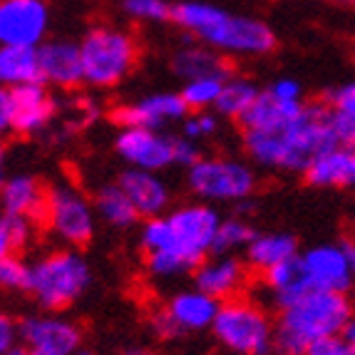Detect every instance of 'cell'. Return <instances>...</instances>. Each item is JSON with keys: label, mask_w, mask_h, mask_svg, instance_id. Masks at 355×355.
Returning <instances> with one entry per match:
<instances>
[{"label": "cell", "mask_w": 355, "mask_h": 355, "mask_svg": "<svg viewBox=\"0 0 355 355\" xmlns=\"http://www.w3.org/2000/svg\"><path fill=\"white\" fill-rule=\"evenodd\" d=\"M219 306L221 301H216L214 296H209V293H204L199 288H191L177 293L169 301V306H166V313L172 315L179 333H194V331H204V328H211Z\"/></svg>", "instance_id": "cell-21"}, {"label": "cell", "mask_w": 355, "mask_h": 355, "mask_svg": "<svg viewBox=\"0 0 355 355\" xmlns=\"http://www.w3.org/2000/svg\"><path fill=\"white\" fill-rule=\"evenodd\" d=\"M301 110L303 102H284L266 89V92H259L254 105L246 110V114L239 122L243 125V130H271V127H279L291 117H296Z\"/></svg>", "instance_id": "cell-24"}, {"label": "cell", "mask_w": 355, "mask_h": 355, "mask_svg": "<svg viewBox=\"0 0 355 355\" xmlns=\"http://www.w3.org/2000/svg\"><path fill=\"white\" fill-rule=\"evenodd\" d=\"M80 58L85 83L95 87H114L135 70L139 45L125 30L97 25L80 42Z\"/></svg>", "instance_id": "cell-7"}, {"label": "cell", "mask_w": 355, "mask_h": 355, "mask_svg": "<svg viewBox=\"0 0 355 355\" xmlns=\"http://www.w3.org/2000/svg\"><path fill=\"white\" fill-rule=\"evenodd\" d=\"M268 92L284 102H301V85L296 80H276L268 87Z\"/></svg>", "instance_id": "cell-40"}, {"label": "cell", "mask_w": 355, "mask_h": 355, "mask_svg": "<svg viewBox=\"0 0 355 355\" xmlns=\"http://www.w3.org/2000/svg\"><path fill=\"white\" fill-rule=\"evenodd\" d=\"M117 184L122 187V191L130 196V202L135 204L139 216L152 219V216L164 214V209L169 207V189H166V184L162 182L157 172L130 166V169L119 177Z\"/></svg>", "instance_id": "cell-19"}, {"label": "cell", "mask_w": 355, "mask_h": 355, "mask_svg": "<svg viewBox=\"0 0 355 355\" xmlns=\"http://www.w3.org/2000/svg\"><path fill=\"white\" fill-rule=\"evenodd\" d=\"M263 279H266V286L271 291V298L279 303L281 308L293 303L296 298H301L303 293H308V284H306V276L301 271V261H298V254L293 259L284 261L279 266H273L271 271L263 273Z\"/></svg>", "instance_id": "cell-25"}, {"label": "cell", "mask_w": 355, "mask_h": 355, "mask_svg": "<svg viewBox=\"0 0 355 355\" xmlns=\"http://www.w3.org/2000/svg\"><path fill=\"white\" fill-rule=\"evenodd\" d=\"M30 273L33 266H28L23 259L12 254L0 261V288L6 291H30Z\"/></svg>", "instance_id": "cell-31"}, {"label": "cell", "mask_w": 355, "mask_h": 355, "mask_svg": "<svg viewBox=\"0 0 355 355\" xmlns=\"http://www.w3.org/2000/svg\"><path fill=\"white\" fill-rule=\"evenodd\" d=\"M42 224L70 246H83L95 234V207L75 187H53L48 189Z\"/></svg>", "instance_id": "cell-9"}, {"label": "cell", "mask_w": 355, "mask_h": 355, "mask_svg": "<svg viewBox=\"0 0 355 355\" xmlns=\"http://www.w3.org/2000/svg\"><path fill=\"white\" fill-rule=\"evenodd\" d=\"M189 189L209 202H243L256 189V174L249 164L226 157H202L189 166Z\"/></svg>", "instance_id": "cell-8"}, {"label": "cell", "mask_w": 355, "mask_h": 355, "mask_svg": "<svg viewBox=\"0 0 355 355\" xmlns=\"http://www.w3.org/2000/svg\"><path fill=\"white\" fill-rule=\"evenodd\" d=\"M353 241H355V231H353Z\"/></svg>", "instance_id": "cell-51"}, {"label": "cell", "mask_w": 355, "mask_h": 355, "mask_svg": "<svg viewBox=\"0 0 355 355\" xmlns=\"http://www.w3.org/2000/svg\"><path fill=\"white\" fill-rule=\"evenodd\" d=\"M149 326H152V333L162 340H169V338H177L179 336V328L177 323L172 320V315L166 313V308L162 311H154L152 318H149Z\"/></svg>", "instance_id": "cell-37"}, {"label": "cell", "mask_w": 355, "mask_h": 355, "mask_svg": "<svg viewBox=\"0 0 355 355\" xmlns=\"http://www.w3.org/2000/svg\"><path fill=\"white\" fill-rule=\"evenodd\" d=\"M256 236V231L249 226V221L239 219H224L219 221V229H216V236H214V251L211 254H231V251H239V249H246L249 241Z\"/></svg>", "instance_id": "cell-30"}, {"label": "cell", "mask_w": 355, "mask_h": 355, "mask_svg": "<svg viewBox=\"0 0 355 355\" xmlns=\"http://www.w3.org/2000/svg\"><path fill=\"white\" fill-rule=\"evenodd\" d=\"M303 355H353V350L348 348L343 336H333V338H323V340L313 343Z\"/></svg>", "instance_id": "cell-36"}, {"label": "cell", "mask_w": 355, "mask_h": 355, "mask_svg": "<svg viewBox=\"0 0 355 355\" xmlns=\"http://www.w3.org/2000/svg\"><path fill=\"white\" fill-rule=\"evenodd\" d=\"M18 333H20V328L15 326V320H12L8 313H3V311H0V355L6 353L8 348H12V345H15V340H18Z\"/></svg>", "instance_id": "cell-41"}, {"label": "cell", "mask_w": 355, "mask_h": 355, "mask_svg": "<svg viewBox=\"0 0 355 355\" xmlns=\"http://www.w3.org/2000/svg\"><path fill=\"white\" fill-rule=\"evenodd\" d=\"M172 67L184 80H196L207 75H229V65L209 45H187L172 60Z\"/></svg>", "instance_id": "cell-26"}, {"label": "cell", "mask_w": 355, "mask_h": 355, "mask_svg": "<svg viewBox=\"0 0 355 355\" xmlns=\"http://www.w3.org/2000/svg\"><path fill=\"white\" fill-rule=\"evenodd\" d=\"M48 30V0H0V45L35 48Z\"/></svg>", "instance_id": "cell-12"}, {"label": "cell", "mask_w": 355, "mask_h": 355, "mask_svg": "<svg viewBox=\"0 0 355 355\" xmlns=\"http://www.w3.org/2000/svg\"><path fill=\"white\" fill-rule=\"evenodd\" d=\"M328 102H331L333 110H340V112L355 114V83L333 89L331 95H328Z\"/></svg>", "instance_id": "cell-39"}, {"label": "cell", "mask_w": 355, "mask_h": 355, "mask_svg": "<svg viewBox=\"0 0 355 355\" xmlns=\"http://www.w3.org/2000/svg\"><path fill=\"white\" fill-rule=\"evenodd\" d=\"M25 348L35 355H75L83 348V331L62 315H30L20 323Z\"/></svg>", "instance_id": "cell-10"}, {"label": "cell", "mask_w": 355, "mask_h": 355, "mask_svg": "<svg viewBox=\"0 0 355 355\" xmlns=\"http://www.w3.org/2000/svg\"><path fill=\"white\" fill-rule=\"evenodd\" d=\"M92 273L87 261L72 249H58L45 254L30 273V291L45 311L58 313L72 306L87 291Z\"/></svg>", "instance_id": "cell-6"}, {"label": "cell", "mask_w": 355, "mask_h": 355, "mask_svg": "<svg viewBox=\"0 0 355 355\" xmlns=\"http://www.w3.org/2000/svg\"><path fill=\"white\" fill-rule=\"evenodd\" d=\"M95 211H100V216L110 226H119V229H127L139 219L135 204L130 202V196L122 191L119 184H107L97 191Z\"/></svg>", "instance_id": "cell-27"}, {"label": "cell", "mask_w": 355, "mask_h": 355, "mask_svg": "<svg viewBox=\"0 0 355 355\" xmlns=\"http://www.w3.org/2000/svg\"><path fill=\"white\" fill-rule=\"evenodd\" d=\"M202 159V152H199V144L189 137H179L174 139V164H182L189 169L194 162Z\"/></svg>", "instance_id": "cell-34"}, {"label": "cell", "mask_w": 355, "mask_h": 355, "mask_svg": "<svg viewBox=\"0 0 355 355\" xmlns=\"http://www.w3.org/2000/svg\"><path fill=\"white\" fill-rule=\"evenodd\" d=\"M8 179V152H6V147L0 144V184L6 182Z\"/></svg>", "instance_id": "cell-46"}, {"label": "cell", "mask_w": 355, "mask_h": 355, "mask_svg": "<svg viewBox=\"0 0 355 355\" xmlns=\"http://www.w3.org/2000/svg\"><path fill=\"white\" fill-rule=\"evenodd\" d=\"M117 355H154V353H149L147 348H127V350H122V353H117Z\"/></svg>", "instance_id": "cell-48"}, {"label": "cell", "mask_w": 355, "mask_h": 355, "mask_svg": "<svg viewBox=\"0 0 355 355\" xmlns=\"http://www.w3.org/2000/svg\"><path fill=\"white\" fill-rule=\"evenodd\" d=\"M340 336H343V340L348 343V348L353 350V355H355V315L350 318V323L345 326V331L340 333Z\"/></svg>", "instance_id": "cell-44"}, {"label": "cell", "mask_w": 355, "mask_h": 355, "mask_svg": "<svg viewBox=\"0 0 355 355\" xmlns=\"http://www.w3.org/2000/svg\"><path fill=\"white\" fill-rule=\"evenodd\" d=\"M338 6H348V8H355V0H333Z\"/></svg>", "instance_id": "cell-49"}, {"label": "cell", "mask_w": 355, "mask_h": 355, "mask_svg": "<svg viewBox=\"0 0 355 355\" xmlns=\"http://www.w3.org/2000/svg\"><path fill=\"white\" fill-rule=\"evenodd\" d=\"M259 97V87L249 80H243V77H226L224 87H221V95L216 100V110H219L224 117L231 119H241L246 114L254 100Z\"/></svg>", "instance_id": "cell-28"}, {"label": "cell", "mask_w": 355, "mask_h": 355, "mask_svg": "<svg viewBox=\"0 0 355 355\" xmlns=\"http://www.w3.org/2000/svg\"><path fill=\"white\" fill-rule=\"evenodd\" d=\"M226 77L229 75H207V77H196V80H187V85L182 89V97L187 102V107L194 110V112H202L207 107L216 105Z\"/></svg>", "instance_id": "cell-29"}, {"label": "cell", "mask_w": 355, "mask_h": 355, "mask_svg": "<svg viewBox=\"0 0 355 355\" xmlns=\"http://www.w3.org/2000/svg\"><path fill=\"white\" fill-rule=\"evenodd\" d=\"M353 60H355V55H353Z\"/></svg>", "instance_id": "cell-52"}, {"label": "cell", "mask_w": 355, "mask_h": 355, "mask_svg": "<svg viewBox=\"0 0 355 355\" xmlns=\"http://www.w3.org/2000/svg\"><path fill=\"white\" fill-rule=\"evenodd\" d=\"M15 251H18V246H15V239H12V234H10L8 216L3 214V216H0V261L12 256Z\"/></svg>", "instance_id": "cell-43"}, {"label": "cell", "mask_w": 355, "mask_h": 355, "mask_svg": "<svg viewBox=\"0 0 355 355\" xmlns=\"http://www.w3.org/2000/svg\"><path fill=\"white\" fill-rule=\"evenodd\" d=\"M308 184L320 189H355V144H333L306 166Z\"/></svg>", "instance_id": "cell-16"}, {"label": "cell", "mask_w": 355, "mask_h": 355, "mask_svg": "<svg viewBox=\"0 0 355 355\" xmlns=\"http://www.w3.org/2000/svg\"><path fill=\"white\" fill-rule=\"evenodd\" d=\"M196 288L214 296L216 301L239 296L246 284V266L234 256L224 254L216 259H207L196 268Z\"/></svg>", "instance_id": "cell-18"}, {"label": "cell", "mask_w": 355, "mask_h": 355, "mask_svg": "<svg viewBox=\"0 0 355 355\" xmlns=\"http://www.w3.org/2000/svg\"><path fill=\"white\" fill-rule=\"evenodd\" d=\"M298 261H301V271L311 291H340V293H345L355 281L340 243L313 246L306 254H298Z\"/></svg>", "instance_id": "cell-13"}, {"label": "cell", "mask_w": 355, "mask_h": 355, "mask_svg": "<svg viewBox=\"0 0 355 355\" xmlns=\"http://www.w3.org/2000/svg\"><path fill=\"white\" fill-rule=\"evenodd\" d=\"M298 254V241L291 234H256L246 246V261L256 271L266 273L273 266H279L284 261L293 259Z\"/></svg>", "instance_id": "cell-23"}, {"label": "cell", "mask_w": 355, "mask_h": 355, "mask_svg": "<svg viewBox=\"0 0 355 355\" xmlns=\"http://www.w3.org/2000/svg\"><path fill=\"white\" fill-rule=\"evenodd\" d=\"M333 130H336L338 144H355V114L333 110Z\"/></svg>", "instance_id": "cell-35"}, {"label": "cell", "mask_w": 355, "mask_h": 355, "mask_svg": "<svg viewBox=\"0 0 355 355\" xmlns=\"http://www.w3.org/2000/svg\"><path fill=\"white\" fill-rule=\"evenodd\" d=\"M37 60H40L42 83H50L62 89H72L80 83H85L80 45H75V42H45V45L37 48Z\"/></svg>", "instance_id": "cell-17"}, {"label": "cell", "mask_w": 355, "mask_h": 355, "mask_svg": "<svg viewBox=\"0 0 355 355\" xmlns=\"http://www.w3.org/2000/svg\"><path fill=\"white\" fill-rule=\"evenodd\" d=\"M75 355H95V353H92V350H83V348H80V350H77Z\"/></svg>", "instance_id": "cell-50"}, {"label": "cell", "mask_w": 355, "mask_h": 355, "mask_svg": "<svg viewBox=\"0 0 355 355\" xmlns=\"http://www.w3.org/2000/svg\"><path fill=\"white\" fill-rule=\"evenodd\" d=\"M172 20L209 48L231 55H268L276 50V35L266 23L246 15H231L209 3H177Z\"/></svg>", "instance_id": "cell-3"}, {"label": "cell", "mask_w": 355, "mask_h": 355, "mask_svg": "<svg viewBox=\"0 0 355 355\" xmlns=\"http://www.w3.org/2000/svg\"><path fill=\"white\" fill-rule=\"evenodd\" d=\"M45 202H48V191L42 189V184L37 179L28 177V174H15L8 177L0 184V207L3 214H12V216H28L33 221L45 219Z\"/></svg>", "instance_id": "cell-20"}, {"label": "cell", "mask_w": 355, "mask_h": 355, "mask_svg": "<svg viewBox=\"0 0 355 355\" xmlns=\"http://www.w3.org/2000/svg\"><path fill=\"white\" fill-rule=\"evenodd\" d=\"M340 246H343L345 259H348V263H350V271H353V276H355V241L353 239H348V241H343Z\"/></svg>", "instance_id": "cell-45"}, {"label": "cell", "mask_w": 355, "mask_h": 355, "mask_svg": "<svg viewBox=\"0 0 355 355\" xmlns=\"http://www.w3.org/2000/svg\"><path fill=\"white\" fill-rule=\"evenodd\" d=\"M3 355H35L30 348H18V345H12V348H8Z\"/></svg>", "instance_id": "cell-47"}, {"label": "cell", "mask_w": 355, "mask_h": 355, "mask_svg": "<svg viewBox=\"0 0 355 355\" xmlns=\"http://www.w3.org/2000/svg\"><path fill=\"white\" fill-rule=\"evenodd\" d=\"M12 95V132L18 135H37L53 122L55 117V105L53 95H50L42 83H30L20 85V87L10 89Z\"/></svg>", "instance_id": "cell-15"}, {"label": "cell", "mask_w": 355, "mask_h": 355, "mask_svg": "<svg viewBox=\"0 0 355 355\" xmlns=\"http://www.w3.org/2000/svg\"><path fill=\"white\" fill-rule=\"evenodd\" d=\"M42 83L37 48L28 45H0V87Z\"/></svg>", "instance_id": "cell-22"}, {"label": "cell", "mask_w": 355, "mask_h": 355, "mask_svg": "<svg viewBox=\"0 0 355 355\" xmlns=\"http://www.w3.org/2000/svg\"><path fill=\"white\" fill-rule=\"evenodd\" d=\"M219 214L207 204H187L144 224L142 249L154 276H177L196 268L214 251Z\"/></svg>", "instance_id": "cell-1"}, {"label": "cell", "mask_w": 355, "mask_h": 355, "mask_svg": "<svg viewBox=\"0 0 355 355\" xmlns=\"http://www.w3.org/2000/svg\"><path fill=\"white\" fill-rule=\"evenodd\" d=\"M338 144L331 105H303L288 122L271 130H243V147L259 166L306 172L320 152Z\"/></svg>", "instance_id": "cell-2"}, {"label": "cell", "mask_w": 355, "mask_h": 355, "mask_svg": "<svg viewBox=\"0 0 355 355\" xmlns=\"http://www.w3.org/2000/svg\"><path fill=\"white\" fill-rule=\"evenodd\" d=\"M12 130V95L8 87H0V137Z\"/></svg>", "instance_id": "cell-42"}, {"label": "cell", "mask_w": 355, "mask_h": 355, "mask_svg": "<svg viewBox=\"0 0 355 355\" xmlns=\"http://www.w3.org/2000/svg\"><path fill=\"white\" fill-rule=\"evenodd\" d=\"M189 114V107L177 92H159L144 100L119 105L112 110V119L122 127H147V130H162V127L179 122Z\"/></svg>", "instance_id": "cell-14"}, {"label": "cell", "mask_w": 355, "mask_h": 355, "mask_svg": "<svg viewBox=\"0 0 355 355\" xmlns=\"http://www.w3.org/2000/svg\"><path fill=\"white\" fill-rule=\"evenodd\" d=\"M122 8L135 20H172V6L166 0H125Z\"/></svg>", "instance_id": "cell-32"}, {"label": "cell", "mask_w": 355, "mask_h": 355, "mask_svg": "<svg viewBox=\"0 0 355 355\" xmlns=\"http://www.w3.org/2000/svg\"><path fill=\"white\" fill-rule=\"evenodd\" d=\"M72 112H75V117L70 119L72 127H87L92 119H97L100 110H97L95 102L87 100V97H77V100H72Z\"/></svg>", "instance_id": "cell-38"}, {"label": "cell", "mask_w": 355, "mask_h": 355, "mask_svg": "<svg viewBox=\"0 0 355 355\" xmlns=\"http://www.w3.org/2000/svg\"><path fill=\"white\" fill-rule=\"evenodd\" d=\"M214 338L234 355H271L276 350V326L268 313L246 298H226L211 323Z\"/></svg>", "instance_id": "cell-5"}, {"label": "cell", "mask_w": 355, "mask_h": 355, "mask_svg": "<svg viewBox=\"0 0 355 355\" xmlns=\"http://www.w3.org/2000/svg\"><path fill=\"white\" fill-rule=\"evenodd\" d=\"M117 154L135 169L162 172L174 164V137L147 127H122L114 139Z\"/></svg>", "instance_id": "cell-11"}, {"label": "cell", "mask_w": 355, "mask_h": 355, "mask_svg": "<svg viewBox=\"0 0 355 355\" xmlns=\"http://www.w3.org/2000/svg\"><path fill=\"white\" fill-rule=\"evenodd\" d=\"M353 318V303L340 291H308L281 308L276 353L303 355L323 338L340 336Z\"/></svg>", "instance_id": "cell-4"}, {"label": "cell", "mask_w": 355, "mask_h": 355, "mask_svg": "<svg viewBox=\"0 0 355 355\" xmlns=\"http://www.w3.org/2000/svg\"><path fill=\"white\" fill-rule=\"evenodd\" d=\"M216 132V117L209 112H194V114H187L184 117V137H189L194 142L199 139H207Z\"/></svg>", "instance_id": "cell-33"}]
</instances>
